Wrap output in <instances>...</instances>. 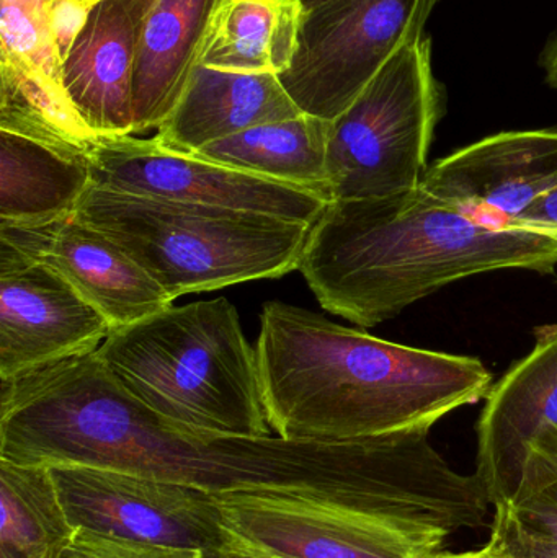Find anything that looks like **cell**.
<instances>
[{
  "mask_svg": "<svg viewBox=\"0 0 557 558\" xmlns=\"http://www.w3.org/2000/svg\"><path fill=\"white\" fill-rule=\"evenodd\" d=\"M100 0H46L49 23L62 61Z\"/></svg>",
  "mask_w": 557,
  "mask_h": 558,
  "instance_id": "25",
  "label": "cell"
},
{
  "mask_svg": "<svg viewBox=\"0 0 557 558\" xmlns=\"http://www.w3.org/2000/svg\"><path fill=\"white\" fill-rule=\"evenodd\" d=\"M542 68L545 71L546 82L557 90V32L543 49Z\"/></svg>",
  "mask_w": 557,
  "mask_h": 558,
  "instance_id": "27",
  "label": "cell"
},
{
  "mask_svg": "<svg viewBox=\"0 0 557 558\" xmlns=\"http://www.w3.org/2000/svg\"><path fill=\"white\" fill-rule=\"evenodd\" d=\"M228 558H238V557H228Z\"/></svg>",
  "mask_w": 557,
  "mask_h": 558,
  "instance_id": "31",
  "label": "cell"
},
{
  "mask_svg": "<svg viewBox=\"0 0 557 558\" xmlns=\"http://www.w3.org/2000/svg\"><path fill=\"white\" fill-rule=\"evenodd\" d=\"M95 353L124 392L162 418L215 435H274L257 351L226 298L170 305L114 328Z\"/></svg>",
  "mask_w": 557,
  "mask_h": 558,
  "instance_id": "4",
  "label": "cell"
},
{
  "mask_svg": "<svg viewBox=\"0 0 557 558\" xmlns=\"http://www.w3.org/2000/svg\"><path fill=\"white\" fill-rule=\"evenodd\" d=\"M0 558H23V557H20L19 554L12 553V550L3 549V547H0Z\"/></svg>",
  "mask_w": 557,
  "mask_h": 558,
  "instance_id": "30",
  "label": "cell"
},
{
  "mask_svg": "<svg viewBox=\"0 0 557 558\" xmlns=\"http://www.w3.org/2000/svg\"><path fill=\"white\" fill-rule=\"evenodd\" d=\"M330 121L301 113L242 131L190 154L229 169L323 193L332 203L327 179Z\"/></svg>",
  "mask_w": 557,
  "mask_h": 558,
  "instance_id": "18",
  "label": "cell"
},
{
  "mask_svg": "<svg viewBox=\"0 0 557 558\" xmlns=\"http://www.w3.org/2000/svg\"><path fill=\"white\" fill-rule=\"evenodd\" d=\"M226 0H154L133 78L134 134L159 128L202 62L213 20Z\"/></svg>",
  "mask_w": 557,
  "mask_h": 558,
  "instance_id": "17",
  "label": "cell"
},
{
  "mask_svg": "<svg viewBox=\"0 0 557 558\" xmlns=\"http://www.w3.org/2000/svg\"><path fill=\"white\" fill-rule=\"evenodd\" d=\"M440 0H332L304 13L296 54L278 75L301 113L334 121L383 65L425 36Z\"/></svg>",
  "mask_w": 557,
  "mask_h": 558,
  "instance_id": "7",
  "label": "cell"
},
{
  "mask_svg": "<svg viewBox=\"0 0 557 558\" xmlns=\"http://www.w3.org/2000/svg\"><path fill=\"white\" fill-rule=\"evenodd\" d=\"M111 331L64 278L0 242V383L94 353Z\"/></svg>",
  "mask_w": 557,
  "mask_h": 558,
  "instance_id": "11",
  "label": "cell"
},
{
  "mask_svg": "<svg viewBox=\"0 0 557 558\" xmlns=\"http://www.w3.org/2000/svg\"><path fill=\"white\" fill-rule=\"evenodd\" d=\"M425 192L484 221L513 226L557 189V131H506L427 169Z\"/></svg>",
  "mask_w": 557,
  "mask_h": 558,
  "instance_id": "13",
  "label": "cell"
},
{
  "mask_svg": "<svg viewBox=\"0 0 557 558\" xmlns=\"http://www.w3.org/2000/svg\"><path fill=\"white\" fill-rule=\"evenodd\" d=\"M92 185L88 157L0 131V221L71 215Z\"/></svg>",
  "mask_w": 557,
  "mask_h": 558,
  "instance_id": "19",
  "label": "cell"
},
{
  "mask_svg": "<svg viewBox=\"0 0 557 558\" xmlns=\"http://www.w3.org/2000/svg\"><path fill=\"white\" fill-rule=\"evenodd\" d=\"M507 513L533 533L557 539V428L546 429L529 452L522 482Z\"/></svg>",
  "mask_w": 557,
  "mask_h": 558,
  "instance_id": "22",
  "label": "cell"
},
{
  "mask_svg": "<svg viewBox=\"0 0 557 558\" xmlns=\"http://www.w3.org/2000/svg\"><path fill=\"white\" fill-rule=\"evenodd\" d=\"M92 185L128 195L277 216L313 226L330 199L316 190L229 169L136 136L98 137Z\"/></svg>",
  "mask_w": 557,
  "mask_h": 558,
  "instance_id": "10",
  "label": "cell"
},
{
  "mask_svg": "<svg viewBox=\"0 0 557 558\" xmlns=\"http://www.w3.org/2000/svg\"><path fill=\"white\" fill-rule=\"evenodd\" d=\"M213 498L225 557L428 558L445 544L314 495L235 492Z\"/></svg>",
  "mask_w": 557,
  "mask_h": 558,
  "instance_id": "8",
  "label": "cell"
},
{
  "mask_svg": "<svg viewBox=\"0 0 557 558\" xmlns=\"http://www.w3.org/2000/svg\"><path fill=\"white\" fill-rule=\"evenodd\" d=\"M75 530L225 557V536L208 492L97 465H48Z\"/></svg>",
  "mask_w": 557,
  "mask_h": 558,
  "instance_id": "9",
  "label": "cell"
},
{
  "mask_svg": "<svg viewBox=\"0 0 557 558\" xmlns=\"http://www.w3.org/2000/svg\"><path fill=\"white\" fill-rule=\"evenodd\" d=\"M445 92L424 36L396 52L330 121L327 179L332 202L383 198L421 186Z\"/></svg>",
  "mask_w": 557,
  "mask_h": 558,
  "instance_id": "6",
  "label": "cell"
},
{
  "mask_svg": "<svg viewBox=\"0 0 557 558\" xmlns=\"http://www.w3.org/2000/svg\"><path fill=\"white\" fill-rule=\"evenodd\" d=\"M533 350L493 386L477 425V471L494 508L522 482L530 448L557 428V325L536 328Z\"/></svg>",
  "mask_w": 557,
  "mask_h": 558,
  "instance_id": "14",
  "label": "cell"
},
{
  "mask_svg": "<svg viewBox=\"0 0 557 558\" xmlns=\"http://www.w3.org/2000/svg\"><path fill=\"white\" fill-rule=\"evenodd\" d=\"M486 547L507 558H557L555 537L526 530L502 507H496L493 534Z\"/></svg>",
  "mask_w": 557,
  "mask_h": 558,
  "instance_id": "24",
  "label": "cell"
},
{
  "mask_svg": "<svg viewBox=\"0 0 557 558\" xmlns=\"http://www.w3.org/2000/svg\"><path fill=\"white\" fill-rule=\"evenodd\" d=\"M300 114L278 75L234 74L199 64L154 140L164 149L193 154L251 128Z\"/></svg>",
  "mask_w": 557,
  "mask_h": 558,
  "instance_id": "16",
  "label": "cell"
},
{
  "mask_svg": "<svg viewBox=\"0 0 557 558\" xmlns=\"http://www.w3.org/2000/svg\"><path fill=\"white\" fill-rule=\"evenodd\" d=\"M222 558H228V557H222Z\"/></svg>",
  "mask_w": 557,
  "mask_h": 558,
  "instance_id": "32",
  "label": "cell"
},
{
  "mask_svg": "<svg viewBox=\"0 0 557 558\" xmlns=\"http://www.w3.org/2000/svg\"><path fill=\"white\" fill-rule=\"evenodd\" d=\"M0 242L64 278L113 330L173 305V299L117 242L75 213L48 221H0Z\"/></svg>",
  "mask_w": 557,
  "mask_h": 558,
  "instance_id": "12",
  "label": "cell"
},
{
  "mask_svg": "<svg viewBox=\"0 0 557 558\" xmlns=\"http://www.w3.org/2000/svg\"><path fill=\"white\" fill-rule=\"evenodd\" d=\"M513 228L530 229L557 238V189L540 199Z\"/></svg>",
  "mask_w": 557,
  "mask_h": 558,
  "instance_id": "26",
  "label": "cell"
},
{
  "mask_svg": "<svg viewBox=\"0 0 557 558\" xmlns=\"http://www.w3.org/2000/svg\"><path fill=\"white\" fill-rule=\"evenodd\" d=\"M255 351L268 425L296 441L432 428L493 389L477 357L392 343L280 301L265 304Z\"/></svg>",
  "mask_w": 557,
  "mask_h": 558,
  "instance_id": "2",
  "label": "cell"
},
{
  "mask_svg": "<svg viewBox=\"0 0 557 558\" xmlns=\"http://www.w3.org/2000/svg\"><path fill=\"white\" fill-rule=\"evenodd\" d=\"M298 2H300L301 5L304 7V10H306V12H310V10L316 9V7L324 5V3L332 2V0H298Z\"/></svg>",
  "mask_w": 557,
  "mask_h": 558,
  "instance_id": "29",
  "label": "cell"
},
{
  "mask_svg": "<svg viewBox=\"0 0 557 558\" xmlns=\"http://www.w3.org/2000/svg\"><path fill=\"white\" fill-rule=\"evenodd\" d=\"M75 216L117 242L170 298L298 270L313 226L88 186Z\"/></svg>",
  "mask_w": 557,
  "mask_h": 558,
  "instance_id": "5",
  "label": "cell"
},
{
  "mask_svg": "<svg viewBox=\"0 0 557 558\" xmlns=\"http://www.w3.org/2000/svg\"><path fill=\"white\" fill-rule=\"evenodd\" d=\"M59 558H222L203 550L172 549L101 536L78 530L68 549Z\"/></svg>",
  "mask_w": 557,
  "mask_h": 558,
  "instance_id": "23",
  "label": "cell"
},
{
  "mask_svg": "<svg viewBox=\"0 0 557 558\" xmlns=\"http://www.w3.org/2000/svg\"><path fill=\"white\" fill-rule=\"evenodd\" d=\"M428 558H507L499 556V554L493 553L489 547H484L481 550H474V553L464 554H434Z\"/></svg>",
  "mask_w": 557,
  "mask_h": 558,
  "instance_id": "28",
  "label": "cell"
},
{
  "mask_svg": "<svg viewBox=\"0 0 557 558\" xmlns=\"http://www.w3.org/2000/svg\"><path fill=\"white\" fill-rule=\"evenodd\" d=\"M0 547L23 558H59L74 539L51 469L0 459Z\"/></svg>",
  "mask_w": 557,
  "mask_h": 558,
  "instance_id": "21",
  "label": "cell"
},
{
  "mask_svg": "<svg viewBox=\"0 0 557 558\" xmlns=\"http://www.w3.org/2000/svg\"><path fill=\"white\" fill-rule=\"evenodd\" d=\"M304 13L298 0H226L199 64L234 74L281 75L296 54Z\"/></svg>",
  "mask_w": 557,
  "mask_h": 558,
  "instance_id": "20",
  "label": "cell"
},
{
  "mask_svg": "<svg viewBox=\"0 0 557 558\" xmlns=\"http://www.w3.org/2000/svg\"><path fill=\"white\" fill-rule=\"evenodd\" d=\"M0 459L120 469L211 495H314L412 534L447 530L460 504V475L431 429L350 441L199 432L124 392L95 351L2 384Z\"/></svg>",
  "mask_w": 557,
  "mask_h": 558,
  "instance_id": "1",
  "label": "cell"
},
{
  "mask_svg": "<svg viewBox=\"0 0 557 558\" xmlns=\"http://www.w3.org/2000/svg\"><path fill=\"white\" fill-rule=\"evenodd\" d=\"M154 0H100L62 61L75 111L98 137L133 136V78Z\"/></svg>",
  "mask_w": 557,
  "mask_h": 558,
  "instance_id": "15",
  "label": "cell"
},
{
  "mask_svg": "<svg viewBox=\"0 0 557 558\" xmlns=\"http://www.w3.org/2000/svg\"><path fill=\"white\" fill-rule=\"evenodd\" d=\"M556 267L557 238L484 221L417 186L329 203L298 270L327 312L372 328L460 279Z\"/></svg>",
  "mask_w": 557,
  "mask_h": 558,
  "instance_id": "3",
  "label": "cell"
}]
</instances>
